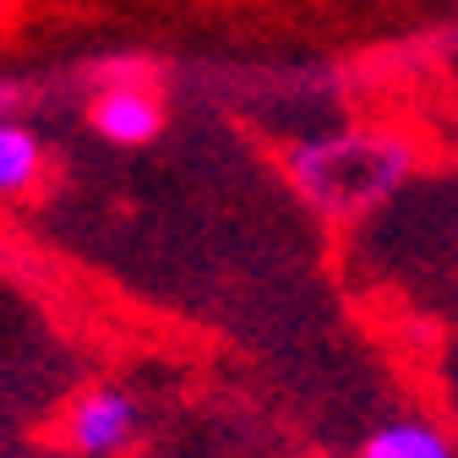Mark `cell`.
Listing matches in <instances>:
<instances>
[{"label":"cell","instance_id":"6da1fadb","mask_svg":"<svg viewBox=\"0 0 458 458\" xmlns=\"http://www.w3.org/2000/svg\"><path fill=\"white\" fill-rule=\"evenodd\" d=\"M137 431H142V404H137V393L114 387V382L77 393L66 420H61L72 458H121L137 442Z\"/></svg>","mask_w":458,"mask_h":458},{"label":"cell","instance_id":"277c9868","mask_svg":"<svg viewBox=\"0 0 458 458\" xmlns=\"http://www.w3.org/2000/svg\"><path fill=\"white\" fill-rule=\"evenodd\" d=\"M360 458H453V442L431 420H387L360 442Z\"/></svg>","mask_w":458,"mask_h":458},{"label":"cell","instance_id":"7a4b0ae2","mask_svg":"<svg viewBox=\"0 0 458 458\" xmlns=\"http://www.w3.org/2000/svg\"><path fill=\"white\" fill-rule=\"evenodd\" d=\"M88 126L109 148H148L164 137L169 109L158 82H98L88 93Z\"/></svg>","mask_w":458,"mask_h":458},{"label":"cell","instance_id":"8992f818","mask_svg":"<svg viewBox=\"0 0 458 458\" xmlns=\"http://www.w3.org/2000/svg\"><path fill=\"white\" fill-rule=\"evenodd\" d=\"M12 12H17V0H0V22H12Z\"/></svg>","mask_w":458,"mask_h":458},{"label":"cell","instance_id":"5b68a950","mask_svg":"<svg viewBox=\"0 0 458 458\" xmlns=\"http://www.w3.org/2000/svg\"><path fill=\"white\" fill-rule=\"evenodd\" d=\"M28 104H33V77L0 72V121H22Z\"/></svg>","mask_w":458,"mask_h":458},{"label":"cell","instance_id":"3957f363","mask_svg":"<svg viewBox=\"0 0 458 458\" xmlns=\"http://www.w3.org/2000/svg\"><path fill=\"white\" fill-rule=\"evenodd\" d=\"M44 137L28 121H0V197H28L44 175Z\"/></svg>","mask_w":458,"mask_h":458}]
</instances>
